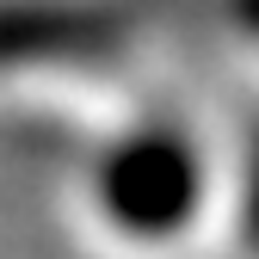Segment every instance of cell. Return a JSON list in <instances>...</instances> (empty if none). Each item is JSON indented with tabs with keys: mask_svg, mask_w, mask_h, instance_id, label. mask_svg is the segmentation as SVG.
<instances>
[{
	"mask_svg": "<svg viewBox=\"0 0 259 259\" xmlns=\"http://www.w3.org/2000/svg\"><path fill=\"white\" fill-rule=\"evenodd\" d=\"M229 229L247 259H259V111L247 123L241 148H229Z\"/></svg>",
	"mask_w": 259,
	"mask_h": 259,
	"instance_id": "cell-3",
	"label": "cell"
},
{
	"mask_svg": "<svg viewBox=\"0 0 259 259\" xmlns=\"http://www.w3.org/2000/svg\"><path fill=\"white\" fill-rule=\"evenodd\" d=\"M80 229L117 259H173L229 216V154L191 117L142 105L87 136L74 173Z\"/></svg>",
	"mask_w": 259,
	"mask_h": 259,
	"instance_id": "cell-1",
	"label": "cell"
},
{
	"mask_svg": "<svg viewBox=\"0 0 259 259\" xmlns=\"http://www.w3.org/2000/svg\"><path fill=\"white\" fill-rule=\"evenodd\" d=\"M148 37L154 19L142 7L105 0H37L0 7V99L31 117L99 136L105 123L148 105Z\"/></svg>",
	"mask_w": 259,
	"mask_h": 259,
	"instance_id": "cell-2",
	"label": "cell"
}]
</instances>
